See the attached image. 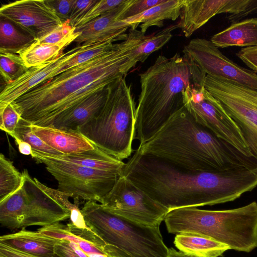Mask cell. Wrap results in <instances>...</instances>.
<instances>
[{"mask_svg":"<svg viewBox=\"0 0 257 257\" xmlns=\"http://www.w3.org/2000/svg\"><path fill=\"white\" fill-rule=\"evenodd\" d=\"M121 175L169 211L233 201L257 187V166L192 171L137 150Z\"/></svg>","mask_w":257,"mask_h":257,"instance_id":"1","label":"cell"},{"mask_svg":"<svg viewBox=\"0 0 257 257\" xmlns=\"http://www.w3.org/2000/svg\"><path fill=\"white\" fill-rule=\"evenodd\" d=\"M143 37L140 30L130 29L125 40L39 84L12 104L21 117L33 125L51 126L58 117L97 92L93 83L125 77L138 63L134 49Z\"/></svg>","mask_w":257,"mask_h":257,"instance_id":"2","label":"cell"},{"mask_svg":"<svg viewBox=\"0 0 257 257\" xmlns=\"http://www.w3.org/2000/svg\"><path fill=\"white\" fill-rule=\"evenodd\" d=\"M136 150L192 171L257 165L198 123L184 106Z\"/></svg>","mask_w":257,"mask_h":257,"instance_id":"3","label":"cell"},{"mask_svg":"<svg viewBox=\"0 0 257 257\" xmlns=\"http://www.w3.org/2000/svg\"><path fill=\"white\" fill-rule=\"evenodd\" d=\"M206 75L191 58L179 53L170 58L159 56L139 74L136 139L140 144L149 140L184 106L183 93L188 85L204 86Z\"/></svg>","mask_w":257,"mask_h":257,"instance_id":"4","label":"cell"},{"mask_svg":"<svg viewBox=\"0 0 257 257\" xmlns=\"http://www.w3.org/2000/svg\"><path fill=\"white\" fill-rule=\"evenodd\" d=\"M164 221L172 234L192 233L227 245L230 249L249 252L257 247V202L227 210H208L190 207L169 211Z\"/></svg>","mask_w":257,"mask_h":257,"instance_id":"5","label":"cell"},{"mask_svg":"<svg viewBox=\"0 0 257 257\" xmlns=\"http://www.w3.org/2000/svg\"><path fill=\"white\" fill-rule=\"evenodd\" d=\"M81 211L88 226L103 241L112 257H167L159 226L138 223L111 213L100 203L86 201Z\"/></svg>","mask_w":257,"mask_h":257,"instance_id":"6","label":"cell"},{"mask_svg":"<svg viewBox=\"0 0 257 257\" xmlns=\"http://www.w3.org/2000/svg\"><path fill=\"white\" fill-rule=\"evenodd\" d=\"M107 88L103 105L79 131L101 150L122 161L133 151L136 106L125 77L117 78Z\"/></svg>","mask_w":257,"mask_h":257,"instance_id":"7","label":"cell"},{"mask_svg":"<svg viewBox=\"0 0 257 257\" xmlns=\"http://www.w3.org/2000/svg\"><path fill=\"white\" fill-rule=\"evenodd\" d=\"M23 183L14 193L0 202V223L10 230L42 227L70 218V211L43 189L24 169Z\"/></svg>","mask_w":257,"mask_h":257,"instance_id":"8","label":"cell"},{"mask_svg":"<svg viewBox=\"0 0 257 257\" xmlns=\"http://www.w3.org/2000/svg\"><path fill=\"white\" fill-rule=\"evenodd\" d=\"M32 157L43 164L58 183V190L73 198L100 203L112 189L121 173L94 169L68 162L55 156L32 150Z\"/></svg>","mask_w":257,"mask_h":257,"instance_id":"9","label":"cell"},{"mask_svg":"<svg viewBox=\"0 0 257 257\" xmlns=\"http://www.w3.org/2000/svg\"><path fill=\"white\" fill-rule=\"evenodd\" d=\"M204 86L238 125L257 162V90L210 75Z\"/></svg>","mask_w":257,"mask_h":257,"instance_id":"10","label":"cell"},{"mask_svg":"<svg viewBox=\"0 0 257 257\" xmlns=\"http://www.w3.org/2000/svg\"><path fill=\"white\" fill-rule=\"evenodd\" d=\"M183 96L184 106L198 123L244 156L253 158L238 125L204 86L189 85Z\"/></svg>","mask_w":257,"mask_h":257,"instance_id":"11","label":"cell"},{"mask_svg":"<svg viewBox=\"0 0 257 257\" xmlns=\"http://www.w3.org/2000/svg\"><path fill=\"white\" fill-rule=\"evenodd\" d=\"M100 203L112 213L151 226H159L169 211L123 175Z\"/></svg>","mask_w":257,"mask_h":257,"instance_id":"12","label":"cell"},{"mask_svg":"<svg viewBox=\"0 0 257 257\" xmlns=\"http://www.w3.org/2000/svg\"><path fill=\"white\" fill-rule=\"evenodd\" d=\"M183 52L207 75L222 77L257 90V73L227 58L210 40L193 39Z\"/></svg>","mask_w":257,"mask_h":257,"instance_id":"13","label":"cell"},{"mask_svg":"<svg viewBox=\"0 0 257 257\" xmlns=\"http://www.w3.org/2000/svg\"><path fill=\"white\" fill-rule=\"evenodd\" d=\"M0 16L32 35L36 40L63 23L47 0H20L3 5Z\"/></svg>","mask_w":257,"mask_h":257,"instance_id":"14","label":"cell"},{"mask_svg":"<svg viewBox=\"0 0 257 257\" xmlns=\"http://www.w3.org/2000/svg\"><path fill=\"white\" fill-rule=\"evenodd\" d=\"M88 45H77L51 61L29 68L18 79L6 84L0 93V109L39 84L62 73L67 63Z\"/></svg>","mask_w":257,"mask_h":257,"instance_id":"15","label":"cell"},{"mask_svg":"<svg viewBox=\"0 0 257 257\" xmlns=\"http://www.w3.org/2000/svg\"><path fill=\"white\" fill-rule=\"evenodd\" d=\"M248 0H184L178 24L187 38L216 15H234L241 12Z\"/></svg>","mask_w":257,"mask_h":257,"instance_id":"16","label":"cell"},{"mask_svg":"<svg viewBox=\"0 0 257 257\" xmlns=\"http://www.w3.org/2000/svg\"><path fill=\"white\" fill-rule=\"evenodd\" d=\"M131 2L125 0L120 5L86 24L76 27L74 31L79 33L80 35L74 42L77 43V45H86L108 40H125L128 37L126 32L129 27H123L119 19Z\"/></svg>","mask_w":257,"mask_h":257,"instance_id":"17","label":"cell"},{"mask_svg":"<svg viewBox=\"0 0 257 257\" xmlns=\"http://www.w3.org/2000/svg\"><path fill=\"white\" fill-rule=\"evenodd\" d=\"M32 128L46 144L63 155L80 153L93 149L95 147L79 130H62L32 124Z\"/></svg>","mask_w":257,"mask_h":257,"instance_id":"18","label":"cell"},{"mask_svg":"<svg viewBox=\"0 0 257 257\" xmlns=\"http://www.w3.org/2000/svg\"><path fill=\"white\" fill-rule=\"evenodd\" d=\"M60 240L25 228L0 236V243L40 257H59L54 252V246Z\"/></svg>","mask_w":257,"mask_h":257,"instance_id":"19","label":"cell"},{"mask_svg":"<svg viewBox=\"0 0 257 257\" xmlns=\"http://www.w3.org/2000/svg\"><path fill=\"white\" fill-rule=\"evenodd\" d=\"M107 86L58 117L51 126L62 130L78 131L81 126L92 119L103 105L107 93Z\"/></svg>","mask_w":257,"mask_h":257,"instance_id":"20","label":"cell"},{"mask_svg":"<svg viewBox=\"0 0 257 257\" xmlns=\"http://www.w3.org/2000/svg\"><path fill=\"white\" fill-rule=\"evenodd\" d=\"M184 2V0H165L139 15L120 21L123 27L132 29H136L141 24L140 31L145 34L150 27H161L165 20H176L180 16Z\"/></svg>","mask_w":257,"mask_h":257,"instance_id":"21","label":"cell"},{"mask_svg":"<svg viewBox=\"0 0 257 257\" xmlns=\"http://www.w3.org/2000/svg\"><path fill=\"white\" fill-rule=\"evenodd\" d=\"M210 41L218 48L257 47V18L232 23L224 30L213 35Z\"/></svg>","mask_w":257,"mask_h":257,"instance_id":"22","label":"cell"},{"mask_svg":"<svg viewBox=\"0 0 257 257\" xmlns=\"http://www.w3.org/2000/svg\"><path fill=\"white\" fill-rule=\"evenodd\" d=\"M174 243L179 251L196 257H219L230 249L227 245L192 233L177 234Z\"/></svg>","mask_w":257,"mask_h":257,"instance_id":"23","label":"cell"},{"mask_svg":"<svg viewBox=\"0 0 257 257\" xmlns=\"http://www.w3.org/2000/svg\"><path fill=\"white\" fill-rule=\"evenodd\" d=\"M75 28L60 42L55 44H37L35 42L19 55L28 68L41 65L61 55L63 50L74 42L80 33L75 32Z\"/></svg>","mask_w":257,"mask_h":257,"instance_id":"24","label":"cell"},{"mask_svg":"<svg viewBox=\"0 0 257 257\" xmlns=\"http://www.w3.org/2000/svg\"><path fill=\"white\" fill-rule=\"evenodd\" d=\"M55 156L62 160L94 169L122 173L125 163L107 154L95 146L84 152Z\"/></svg>","mask_w":257,"mask_h":257,"instance_id":"25","label":"cell"},{"mask_svg":"<svg viewBox=\"0 0 257 257\" xmlns=\"http://www.w3.org/2000/svg\"><path fill=\"white\" fill-rule=\"evenodd\" d=\"M35 41L32 35L10 20L1 17L0 53L19 54Z\"/></svg>","mask_w":257,"mask_h":257,"instance_id":"26","label":"cell"},{"mask_svg":"<svg viewBox=\"0 0 257 257\" xmlns=\"http://www.w3.org/2000/svg\"><path fill=\"white\" fill-rule=\"evenodd\" d=\"M23 176L12 162L0 155V202L16 192L23 183Z\"/></svg>","mask_w":257,"mask_h":257,"instance_id":"27","label":"cell"},{"mask_svg":"<svg viewBox=\"0 0 257 257\" xmlns=\"http://www.w3.org/2000/svg\"><path fill=\"white\" fill-rule=\"evenodd\" d=\"M178 28V24L170 25L157 33L145 35L134 49L138 62H144L151 54L163 47L172 37V32Z\"/></svg>","mask_w":257,"mask_h":257,"instance_id":"28","label":"cell"},{"mask_svg":"<svg viewBox=\"0 0 257 257\" xmlns=\"http://www.w3.org/2000/svg\"><path fill=\"white\" fill-rule=\"evenodd\" d=\"M28 69L19 54L1 53L0 74L6 85L18 79Z\"/></svg>","mask_w":257,"mask_h":257,"instance_id":"29","label":"cell"},{"mask_svg":"<svg viewBox=\"0 0 257 257\" xmlns=\"http://www.w3.org/2000/svg\"><path fill=\"white\" fill-rule=\"evenodd\" d=\"M15 134L21 139L29 144L33 150L53 155H63L37 136L32 130V123L22 117L16 127Z\"/></svg>","mask_w":257,"mask_h":257,"instance_id":"30","label":"cell"},{"mask_svg":"<svg viewBox=\"0 0 257 257\" xmlns=\"http://www.w3.org/2000/svg\"><path fill=\"white\" fill-rule=\"evenodd\" d=\"M125 0H100L78 22L75 28L81 26L124 3Z\"/></svg>","mask_w":257,"mask_h":257,"instance_id":"31","label":"cell"},{"mask_svg":"<svg viewBox=\"0 0 257 257\" xmlns=\"http://www.w3.org/2000/svg\"><path fill=\"white\" fill-rule=\"evenodd\" d=\"M37 231L54 238L74 242L78 244L84 240L70 232L67 225H64L59 222L42 227Z\"/></svg>","mask_w":257,"mask_h":257,"instance_id":"32","label":"cell"},{"mask_svg":"<svg viewBox=\"0 0 257 257\" xmlns=\"http://www.w3.org/2000/svg\"><path fill=\"white\" fill-rule=\"evenodd\" d=\"M21 118V115L12 103L0 109V128L12 136Z\"/></svg>","mask_w":257,"mask_h":257,"instance_id":"33","label":"cell"},{"mask_svg":"<svg viewBox=\"0 0 257 257\" xmlns=\"http://www.w3.org/2000/svg\"><path fill=\"white\" fill-rule=\"evenodd\" d=\"M165 0H131L128 6L123 12L119 21L139 15Z\"/></svg>","mask_w":257,"mask_h":257,"instance_id":"34","label":"cell"},{"mask_svg":"<svg viewBox=\"0 0 257 257\" xmlns=\"http://www.w3.org/2000/svg\"><path fill=\"white\" fill-rule=\"evenodd\" d=\"M97 0H75L68 20L70 25L75 28L78 22L88 12Z\"/></svg>","mask_w":257,"mask_h":257,"instance_id":"35","label":"cell"},{"mask_svg":"<svg viewBox=\"0 0 257 257\" xmlns=\"http://www.w3.org/2000/svg\"><path fill=\"white\" fill-rule=\"evenodd\" d=\"M73 29L69 21H66L41 39L36 40L35 43L50 44L57 43L63 40Z\"/></svg>","mask_w":257,"mask_h":257,"instance_id":"36","label":"cell"},{"mask_svg":"<svg viewBox=\"0 0 257 257\" xmlns=\"http://www.w3.org/2000/svg\"><path fill=\"white\" fill-rule=\"evenodd\" d=\"M75 0H47L63 23L69 19Z\"/></svg>","mask_w":257,"mask_h":257,"instance_id":"37","label":"cell"},{"mask_svg":"<svg viewBox=\"0 0 257 257\" xmlns=\"http://www.w3.org/2000/svg\"><path fill=\"white\" fill-rule=\"evenodd\" d=\"M236 55L248 68L257 73V47L241 48Z\"/></svg>","mask_w":257,"mask_h":257,"instance_id":"38","label":"cell"},{"mask_svg":"<svg viewBox=\"0 0 257 257\" xmlns=\"http://www.w3.org/2000/svg\"><path fill=\"white\" fill-rule=\"evenodd\" d=\"M257 13V0H249V3L241 13L235 15L227 16L228 21L231 23H234L241 21L243 18L248 15Z\"/></svg>","mask_w":257,"mask_h":257,"instance_id":"39","label":"cell"},{"mask_svg":"<svg viewBox=\"0 0 257 257\" xmlns=\"http://www.w3.org/2000/svg\"><path fill=\"white\" fill-rule=\"evenodd\" d=\"M54 252L59 257H80L65 240H60L55 244Z\"/></svg>","mask_w":257,"mask_h":257,"instance_id":"40","label":"cell"},{"mask_svg":"<svg viewBox=\"0 0 257 257\" xmlns=\"http://www.w3.org/2000/svg\"><path fill=\"white\" fill-rule=\"evenodd\" d=\"M0 257H40L27 253L0 243Z\"/></svg>","mask_w":257,"mask_h":257,"instance_id":"41","label":"cell"},{"mask_svg":"<svg viewBox=\"0 0 257 257\" xmlns=\"http://www.w3.org/2000/svg\"><path fill=\"white\" fill-rule=\"evenodd\" d=\"M11 137L14 138L20 153L24 155H32V148L29 144L21 139L15 133Z\"/></svg>","mask_w":257,"mask_h":257,"instance_id":"42","label":"cell"},{"mask_svg":"<svg viewBox=\"0 0 257 257\" xmlns=\"http://www.w3.org/2000/svg\"><path fill=\"white\" fill-rule=\"evenodd\" d=\"M167 257H196L192 255L186 254L181 251H177L173 248H169V253Z\"/></svg>","mask_w":257,"mask_h":257,"instance_id":"43","label":"cell"},{"mask_svg":"<svg viewBox=\"0 0 257 257\" xmlns=\"http://www.w3.org/2000/svg\"><path fill=\"white\" fill-rule=\"evenodd\" d=\"M69 243L70 246L80 257H89L87 253L81 249L77 243L71 241H69Z\"/></svg>","mask_w":257,"mask_h":257,"instance_id":"44","label":"cell"},{"mask_svg":"<svg viewBox=\"0 0 257 257\" xmlns=\"http://www.w3.org/2000/svg\"><path fill=\"white\" fill-rule=\"evenodd\" d=\"M89 257H109L106 253H92L87 254Z\"/></svg>","mask_w":257,"mask_h":257,"instance_id":"45","label":"cell"},{"mask_svg":"<svg viewBox=\"0 0 257 257\" xmlns=\"http://www.w3.org/2000/svg\"><path fill=\"white\" fill-rule=\"evenodd\" d=\"M109 257H112V256H110L109 255Z\"/></svg>","mask_w":257,"mask_h":257,"instance_id":"46","label":"cell"}]
</instances>
